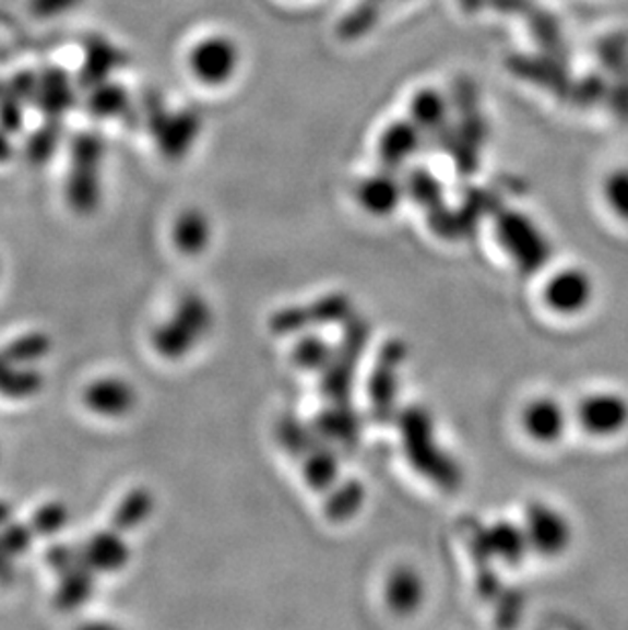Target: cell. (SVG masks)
<instances>
[{
	"instance_id": "obj_1",
	"label": "cell",
	"mask_w": 628,
	"mask_h": 630,
	"mask_svg": "<svg viewBox=\"0 0 628 630\" xmlns=\"http://www.w3.org/2000/svg\"><path fill=\"white\" fill-rule=\"evenodd\" d=\"M396 420L404 453L414 469L441 490L460 488V465L439 445L433 418L423 408H406Z\"/></svg>"
},
{
	"instance_id": "obj_2",
	"label": "cell",
	"mask_w": 628,
	"mask_h": 630,
	"mask_svg": "<svg viewBox=\"0 0 628 630\" xmlns=\"http://www.w3.org/2000/svg\"><path fill=\"white\" fill-rule=\"evenodd\" d=\"M107 143L94 131H82L70 145V169L66 178V200L78 215L88 216L98 211L103 197V164Z\"/></svg>"
},
{
	"instance_id": "obj_3",
	"label": "cell",
	"mask_w": 628,
	"mask_h": 630,
	"mask_svg": "<svg viewBox=\"0 0 628 630\" xmlns=\"http://www.w3.org/2000/svg\"><path fill=\"white\" fill-rule=\"evenodd\" d=\"M213 323L211 305L199 294H186L168 321L155 329L154 349L169 361L185 359L209 337Z\"/></svg>"
},
{
	"instance_id": "obj_4",
	"label": "cell",
	"mask_w": 628,
	"mask_h": 630,
	"mask_svg": "<svg viewBox=\"0 0 628 630\" xmlns=\"http://www.w3.org/2000/svg\"><path fill=\"white\" fill-rule=\"evenodd\" d=\"M494 231L506 255L522 274H536L552 262L549 237L536 225L535 218L521 211L498 209L494 216Z\"/></svg>"
},
{
	"instance_id": "obj_5",
	"label": "cell",
	"mask_w": 628,
	"mask_h": 630,
	"mask_svg": "<svg viewBox=\"0 0 628 630\" xmlns=\"http://www.w3.org/2000/svg\"><path fill=\"white\" fill-rule=\"evenodd\" d=\"M145 127L164 159L182 162L197 147L204 119L194 108H169L159 98H150L145 105Z\"/></svg>"
},
{
	"instance_id": "obj_6",
	"label": "cell",
	"mask_w": 628,
	"mask_h": 630,
	"mask_svg": "<svg viewBox=\"0 0 628 630\" xmlns=\"http://www.w3.org/2000/svg\"><path fill=\"white\" fill-rule=\"evenodd\" d=\"M455 107L460 119L453 121L451 117V124L443 135V150L453 157L460 176H472L479 166L482 145L486 141V121L472 86L460 84L455 93Z\"/></svg>"
},
{
	"instance_id": "obj_7",
	"label": "cell",
	"mask_w": 628,
	"mask_h": 630,
	"mask_svg": "<svg viewBox=\"0 0 628 630\" xmlns=\"http://www.w3.org/2000/svg\"><path fill=\"white\" fill-rule=\"evenodd\" d=\"M369 338L371 329L366 321L353 317L345 324L343 338L335 345V355L321 373V394L327 402H352L355 378L368 352Z\"/></svg>"
},
{
	"instance_id": "obj_8",
	"label": "cell",
	"mask_w": 628,
	"mask_h": 630,
	"mask_svg": "<svg viewBox=\"0 0 628 630\" xmlns=\"http://www.w3.org/2000/svg\"><path fill=\"white\" fill-rule=\"evenodd\" d=\"M186 63L202 86L223 88L235 80L241 68V47L225 33H211L188 49Z\"/></svg>"
},
{
	"instance_id": "obj_9",
	"label": "cell",
	"mask_w": 628,
	"mask_h": 630,
	"mask_svg": "<svg viewBox=\"0 0 628 630\" xmlns=\"http://www.w3.org/2000/svg\"><path fill=\"white\" fill-rule=\"evenodd\" d=\"M402 341H390L378 355L368 378V399L371 415L378 423H390L399 416L400 373L406 361Z\"/></svg>"
},
{
	"instance_id": "obj_10",
	"label": "cell",
	"mask_w": 628,
	"mask_h": 630,
	"mask_svg": "<svg viewBox=\"0 0 628 630\" xmlns=\"http://www.w3.org/2000/svg\"><path fill=\"white\" fill-rule=\"evenodd\" d=\"M524 533L531 547V554L557 559L569 551L573 545V524L566 512L547 502H533L524 512Z\"/></svg>"
},
{
	"instance_id": "obj_11",
	"label": "cell",
	"mask_w": 628,
	"mask_h": 630,
	"mask_svg": "<svg viewBox=\"0 0 628 630\" xmlns=\"http://www.w3.org/2000/svg\"><path fill=\"white\" fill-rule=\"evenodd\" d=\"M578 423L596 439H614L628 429V399L614 390H597L583 396Z\"/></svg>"
},
{
	"instance_id": "obj_12",
	"label": "cell",
	"mask_w": 628,
	"mask_h": 630,
	"mask_svg": "<svg viewBox=\"0 0 628 630\" xmlns=\"http://www.w3.org/2000/svg\"><path fill=\"white\" fill-rule=\"evenodd\" d=\"M594 296H596L594 277L583 268L576 265L555 272L543 288L545 305L561 317H580L592 307Z\"/></svg>"
},
{
	"instance_id": "obj_13",
	"label": "cell",
	"mask_w": 628,
	"mask_h": 630,
	"mask_svg": "<svg viewBox=\"0 0 628 630\" xmlns=\"http://www.w3.org/2000/svg\"><path fill=\"white\" fill-rule=\"evenodd\" d=\"M474 549L486 559H494L506 568H519L531 554L524 526L512 521H498L479 531Z\"/></svg>"
},
{
	"instance_id": "obj_14",
	"label": "cell",
	"mask_w": 628,
	"mask_h": 630,
	"mask_svg": "<svg viewBox=\"0 0 628 630\" xmlns=\"http://www.w3.org/2000/svg\"><path fill=\"white\" fill-rule=\"evenodd\" d=\"M524 435L538 445H555L564 439L569 425L566 406L552 396H536L524 404L521 413Z\"/></svg>"
},
{
	"instance_id": "obj_15",
	"label": "cell",
	"mask_w": 628,
	"mask_h": 630,
	"mask_svg": "<svg viewBox=\"0 0 628 630\" xmlns=\"http://www.w3.org/2000/svg\"><path fill=\"white\" fill-rule=\"evenodd\" d=\"M129 63V58L123 49L115 46L107 37H91L84 44V60L78 72V86L84 91H91L94 86L103 84L112 78L115 72L123 70Z\"/></svg>"
},
{
	"instance_id": "obj_16",
	"label": "cell",
	"mask_w": 628,
	"mask_h": 630,
	"mask_svg": "<svg viewBox=\"0 0 628 630\" xmlns=\"http://www.w3.org/2000/svg\"><path fill=\"white\" fill-rule=\"evenodd\" d=\"M396 174L399 171L382 168L376 174H369L357 185L355 197L366 213L374 216H390L399 211L400 202L406 197V190Z\"/></svg>"
},
{
	"instance_id": "obj_17",
	"label": "cell",
	"mask_w": 628,
	"mask_h": 630,
	"mask_svg": "<svg viewBox=\"0 0 628 630\" xmlns=\"http://www.w3.org/2000/svg\"><path fill=\"white\" fill-rule=\"evenodd\" d=\"M425 138L427 135L411 119L392 121L378 139V157L382 168L392 171L404 168L420 152Z\"/></svg>"
},
{
	"instance_id": "obj_18",
	"label": "cell",
	"mask_w": 628,
	"mask_h": 630,
	"mask_svg": "<svg viewBox=\"0 0 628 630\" xmlns=\"http://www.w3.org/2000/svg\"><path fill=\"white\" fill-rule=\"evenodd\" d=\"M84 404L94 415L121 418L138 404V392L123 378H100L84 390Z\"/></svg>"
},
{
	"instance_id": "obj_19",
	"label": "cell",
	"mask_w": 628,
	"mask_h": 630,
	"mask_svg": "<svg viewBox=\"0 0 628 630\" xmlns=\"http://www.w3.org/2000/svg\"><path fill=\"white\" fill-rule=\"evenodd\" d=\"M78 82L62 68H46L39 72L37 94L33 105L39 108L47 119H62L68 110L76 105Z\"/></svg>"
},
{
	"instance_id": "obj_20",
	"label": "cell",
	"mask_w": 628,
	"mask_h": 630,
	"mask_svg": "<svg viewBox=\"0 0 628 630\" xmlns=\"http://www.w3.org/2000/svg\"><path fill=\"white\" fill-rule=\"evenodd\" d=\"M408 119L413 121L427 138L443 139L451 124V103L439 88L425 86L411 96Z\"/></svg>"
},
{
	"instance_id": "obj_21",
	"label": "cell",
	"mask_w": 628,
	"mask_h": 630,
	"mask_svg": "<svg viewBox=\"0 0 628 630\" xmlns=\"http://www.w3.org/2000/svg\"><path fill=\"white\" fill-rule=\"evenodd\" d=\"M82 559L94 573H115L127 568L131 559V549L125 540L123 533L108 528L98 531L82 547Z\"/></svg>"
},
{
	"instance_id": "obj_22",
	"label": "cell",
	"mask_w": 628,
	"mask_h": 630,
	"mask_svg": "<svg viewBox=\"0 0 628 630\" xmlns=\"http://www.w3.org/2000/svg\"><path fill=\"white\" fill-rule=\"evenodd\" d=\"M312 427L331 445H355L362 435V418L353 411L352 402H329L312 420Z\"/></svg>"
},
{
	"instance_id": "obj_23",
	"label": "cell",
	"mask_w": 628,
	"mask_h": 630,
	"mask_svg": "<svg viewBox=\"0 0 628 630\" xmlns=\"http://www.w3.org/2000/svg\"><path fill=\"white\" fill-rule=\"evenodd\" d=\"M406 0H355L349 11L339 19L337 37L345 44H355L376 32L392 4Z\"/></svg>"
},
{
	"instance_id": "obj_24",
	"label": "cell",
	"mask_w": 628,
	"mask_h": 630,
	"mask_svg": "<svg viewBox=\"0 0 628 630\" xmlns=\"http://www.w3.org/2000/svg\"><path fill=\"white\" fill-rule=\"evenodd\" d=\"M425 594H427L425 580L414 568L394 569L388 575L383 587L386 604L390 606L392 613L402 616L414 615L423 606Z\"/></svg>"
},
{
	"instance_id": "obj_25",
	"label": "cell",
	"mask_w": 628,
	"mask_h": 630,
	"mask_svg": "<svg viewBox=\"0 0 628 630\" xmlns=\"http://www.w3.org/2000/svg\"><path fill=\"white\" fill-rule=\"evenodd\" d=\"M171 239H174V246L178 247V251L185 255L204 253L213 239L211 218L200 209L182 211L174 221Z\"/></svg>"
},
{
	"instance_id": "obj_26",
	"label": "cell",
	"mask_w": 628,
	"mask_h": 630,
	"mask_svg": "<svg viewBox=\"0 0 628 630\" xmlns=\"http://www.w3.org/2000/svg\"><path fill=\"white\" fill-rule=\"evenodd\" d=\"M303 462V476L315 492H329L341 477V462L335 447L329 445L327 441H321L319 445L312 447Z\"/></svg>"
},
{
	"instance_id": "obj_27",
	"label": "cell",
	"mask_w": 628,
	"mask_h": 630,
	"mask_svg": "<svg viewBox=\"0 0 628 630\" xmlns=\"http://www.w3.org/2000/svg\"><path fill=\"white\" fill-rule=\"evenodd\" d=\"M94 571L86 563H80L60 575L54 604L62 613H72L88 604L94 594Z\"/></svg>"
},
{
	"instance_id": "obj_28",
	"label": "cell",
	"mask_w": 628,
	"mask_h": 630,
	"mask_svg": "<svg viewBox=\"0 0 628 630\" xmlns=\"http://www.w3.org/2000/svg\"><path fill=\"white\" fill-rule=\"evenodd\" d=\"M44 388V373L33 366H15L0 355V396L32 399Z\"/></svg>"
},
{
	"instance_id": "obj_29",
	"label": "cell",
	"mask_w": 628,
	"mask_h": 630,
	"mask_svg": "<svg viewBox=\"0 0 628 630\" xmlns=\"http://www.w3.org/2000/svg\"><path fill=\"white\" fill-rule=\"evenodd\" d=\"M366 504V488L357 479H345L329 490V498L324 502V514L333 523H347Z\"/></svg>"
},
{
	"instance_id": "obj_30",
	"label": "cell",
	"mask_w": 628,
	"mask_h": 630,
	"mask_svg": "<svg viewBox=\"0 0 628 630\" xmlns=\"http://www.w3.org/2000/svg\"><path fill=\"white\" fill-rule=\"evenodd\" d=\"M333 355H335V345L321 335L310 333V331L298 335V341L292 349V359H294L296 368L303 369L307 373H322L331 364Z\"/></svg>"
},
{
	"instance_id": "obj_31",
	"label": "cell",
	"mask_w": 628,
	"mask_h": 630,
	"mask_svg": "<svg viewBox=\"0 0 628 630\" xmlns=\"http://www.w3.org/2000/svg\"><path fill=\"white\" fill-rule=\"evenodd\" d=\"M154 496L145 488H135L125 496L123 500L119 502V507L115 508L112 519H110V526L119 533H129L133 528H138L145 523L152 512H154Z\"/></svg>"
},
{
	"instance_id": "obj_32",
	"label": "cell",
	"mask_w": 628,
	"mask_h": 630,
	"mask_svg": "<svg viewBox=\"0 0 628 630\" xmlns=\"http://www.w3.org/2000/svg\"><path fill=\"white\" fill-rule=\"evenodd\" d=\"M129 105H131V98H129L127 88L123 84H117L112 80H107V82H103V84L88 91L86 107L96 119L123 117L125 112L129 110Z\"/></svg>"
},
{
	"instance_id": "obj_33",
	"label": "cell",
	"mask_w": 628,
	"mask_h": 630,
	"mask_svg": "<svg viewBox=\"0 0 628 630\" xmlns=\"http://www.w3.org/2000/svg\"><path fill=\"white\" fill-rule=\"evenodd\" d=\"M307 310L308 326H331V324H347L355 317L352 300L345 294H327L312 302Z\"/></svg>"
},
{
	"instance_id": "obj_34",
	"label": "cell",
	"mask_w": 628,
	"mask_h": 630,
	"mask_svg": "<svg viewBox=\"0 0 628 630\" xmlns=\"http://www.w3.org/2000/svg\"><path fill=\"white\" fill-rule=\"evenodd\" d=\"M277 441L284 447L286 453L294 457H305L312 447L319 445L322 439L319 432L315 431L312 425H307L294 416H286L277 425Z\"/></svg>"
},
{
	"instance_id": "obj_35",
	"label": "cell",
	"mask_w": 628,
	"mask_h": 630,
	"mask_svg": "<svg viewBox=\"0 0 628 630\" xmlns=\"http://www.w3.org/2000/svg\"><path fill=\"white\" fill-rule=\"evenodd\" d=\"M404 190L406 197H411L427 213L445 204L443 185L430 169H413L411 176L404 180Z\"/></svg>"
},
{
	"instance_id": "obj_36",
	"label": "cell",
	"mask_w": 628,
	"mask_h": 630,
	"mask_svg": "<svg viewBox=\"0 0 628 630\" xmlns=\"http://www.w3.org/2000/svg\"><path fill=\"white\" fill-rule=\"evenodd\" d=\"M63 127L60 119H49V123L33 131L27 143H25V157L33 166H44L56 152L60 150L62 143Z\"/></svg>"
},
{
	"instance_id": "obj_37",
	"label": "cell",
	"mask_w": 628,
	"mask_h": 630,
	"mask_svg": "<svg viewBox=\"0 0 628 630\" xmlns=\"http://www.w3.org/2000/svg\"><path fill=\"white\" fill-rule=\"evenodd\" d=\"M51 345L54 343L46 333H27L11 341L4 349H0V355L15 366H35L37 361L46 359L51 352Z\"/></svg>"
},
{
	"instance_id": "obj_38",
	"label": "cell",
	"mask_w": 628,
	"mask_h": 630,
	"mask_svg": "<svg viewBox=\"0 0 628 630\" xmlns=\"http://www.w3.org/2000/svg\"><path fill=\"white\" fill-rule=\"evenodd\" d=\"M602 197L606 200V206L611 209L618 221L628 223V168L620 166L606 174L602 182Z\"/></svg>"
},
{
	"instance_id": "obj_39",
	"label": "cell",
	"mask_w": 628,
	"mask_h": 630,
	"mask_svg": "<svg viewBox=\"0 0 628 630\" xmlns=\"http://www.w3.org/2000/svg\"><path fill=\"white\" fill-rule=\"evenodd\" d=\"M70 521V510L63 502H47L32 516L35 537H56Z\"/></svg>"
},
{
	"instance_id": "obj_40",
	"label": "cell",
	"mask_w": 628,
	"mask_h": 630,
	"mask_svg": "<svg viewBox=\"0 0 628 630\" xmlns=\"http://www.w3.org/2000/svg\"><path fill=\"white\" fill-rule=\"evenodd\" d=\"M25 123V103L16 96L9 84L0 88V129L15 135Z\"/></svg>"
},
{
	"instance_id": "obj_41",
	"label": "cell",
	"mask_w": 628,
	"mask_h": 630,
	"mask_svg": "<svg viewBox=\"0 0 628 630\" xmlns=\"http://www.w3.org/2000/svg\"><path fill=\"white\" fill-rule=\"evenodd\" d=\"M33 533L32 524H21L11 521L7 526L0 528V543L7 549V554L11 557H21V555L29 554L32 549Z\"/></svg>"
},
{
	"instance_id": "obj_42",
	"label": "cell",
	"mask_w": 628,
	"mask_h": 630,
	"mask_svg": "<svg viewBox=\"0 0 628 630\" xmlns=\"http://www.w3.org/2000/svg\"><path fill=\"white\" fill-rule=\"evenodd\" d=\"M46 563L51 571L62 575L66 571L84 563L82 549L76 545H68V543H54L46 551Z\"/></svg>"
},
{
	"instance_id": "obj_43",
	"label": "cell",
	"mask_w": 628,
	"mask_h": 630,
	"mask_svg": "<svg viewBox=\"0 0 628 630\" xmlns=\"http://www.w3.org/2000/svg\"><path fill=\"white\" fill-rule=\"evenodd\" d=\"M84 0H29V13L35 19H58L78 9Z\"/></svg>"
},
{
	"instance_id": "obj_44",
	"label": "cell",
	"mask_w": 628,
	"mask_h": 630,
	"mask_svg": "<svg viewBox=\"0 0 628 630\" xmlns=\"http://www.w3.org/2000/svg\"><path fill=\"white\" fill-rule=\"evenodd\" d=\"M37 82H39V74L21 72V74H16V76L9 82V88H11L25 105H33L35 94H37Z\"/></svg>"
},
{
	"instance_id": "obj_45",
	"label": "cell",
	"mask_w": 628,
	"mask_h": 630,
	"mask_svg": "<svg viewBox=\"0 0 628 630\" xmlns=\"http://www.w3.org/2000/svg\"><path fill=\"white\" fill-rule=\"evenodd\" d=\"M13 582H15L13 557L7 554V549L0 543V585H11Z\"/></svg>"
},
{
	"instance_id": "obj_46",
	"label": "cell",
	"mask_w": 628,
	"mask_h": 630,
	"mask_svg": "<svg viewBox=\"0 0 628 630\" xmlns=\"http://www.w3.org/2000/svg\"><path fill=\"white\" fill-rule=\"evenodd\" d=\"M13 157H15V145H13L11 133L0 129V166L9 164Z\"/></svg>"
},
{
	"instance_id": "obj_47",
	"label": "cell",
	"mask_w": 628,
	"mask_h": 630,
	"mask_svg": "<svg viewBox=\"0 0 628 630\" xmlns=\"http://www.w3.org/2000/svg\"><path fill=\"white\" fill-rule=\"evenodd\" d=\"M13 519H15V510H13V507H11L9 502L0 500V528L11 523Z\"/></svg>"
}]
</instances>
